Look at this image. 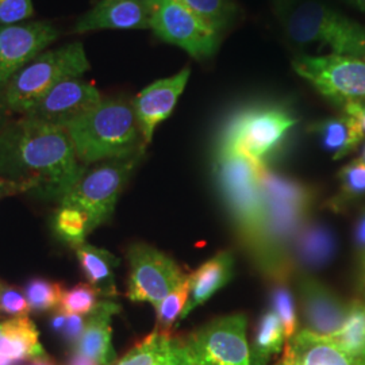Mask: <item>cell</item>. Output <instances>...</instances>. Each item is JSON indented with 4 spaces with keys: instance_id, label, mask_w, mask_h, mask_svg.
Listing matches in <instances>:
<instances>
[{
    "instance_id": "f35d334b",
    "label": "cell",
    "mask_w": 365,
    "mask_h": 365,
    "mask_svg": "<svg viewBox=\"0 0 365 365\" xmlns=\"http://www.w3.org/2000/svg\"><path fill=\"white\" fill-rule=\"evenodd\" d=\"M354 247L360 262L365 261V209L361 211L354 227Z\"/></svg>"
},
{
    "instance_id": "f6af8a7d",
    "label": "cell",
    "mask_w": 365,
    "mask_h": 365,
    "mask_svg": "<svg viewBox=\"0 0 365 365\" xmlns=\"http://www.w3.org/2000/svg\"><path fill=\"white\" fill-rule=\"evenodd\" d=\"M29 365H56L53 363L52 360L46 356H39L36 359H31V363Z\"/></svg>"
},
{
    "instance_id": "4dcf8cb0",
    "label": "cell",
    "mask_w": 365,
    "mask_h": 365,
    "mask_svg": "<svg viewBox=\"0 0 365 365\" xmlns=\"http://www.w3.org/2000/svg\"><path fill=\"white\" fill-rule=\"evenodd\" d=\"M64 294V288L60 283L46 280L43 277L31 279L25 287L29 306L33 312H49L56 309L60 303Z\"/></svg>"
},
{
    "instance_id": "7c38bea8",
    "label": "cell",
    "mask_w": 365,
    "mask_h": 365,
    "mask_svg": "<svg viewBox=\"0 0 365 365\" xmlns=\"http://www.w3.org/2000/svg\"><path fill=\"white\" fill-rule=\"evenodd\" d=\"M129 261L128 298L133 302H149L156 307L188 277L168 256L145 244L129 249Z\"/></svg>"
},
{
    "instance_id": "9c48e42d",
    "label": "cell",
    "mask_w": 365,
    "mask_h": 365,
    "mask_svg": "<svg viewBox=\"0 0 365 365\" xmlns=\"http://www.w3.org/2000/svg\"><path fill=\"white\" fill-rule=\"evenodd\" d=\"M294 71L336 105L365 101V61L344 56H300Z\"/></svg>"
},
{
    "instance_id": "f546056e",
    "label": "cell",
    "mask_w": 365,
    "mask_h": 365,
    "mask_svg": "<svg viewBox=\"0 0 365 365\" xmlns=\"http://www.w3.org/2000/svg\"><path fill=\"white\" fill-rule=\"evenodd\" d=\"M170 334L155 330L133 348L117 365H157L170 348Z\"/></svg>"
},
{
    "instance_id": "8d00e7d4",
    "label": "cell",
    "mask_w": 365,
    "mask_h": 365,
    "mask_svg": "<svg viewBox=\"0 0 365 365\" xmlns=\"http://www.w3.org/2000/svg\"><path fill=\"white\" fill-rule=\"evenodd\" d=\"M157 365H192L184 348V342L172 339L170 348Z\"/></svg>"
},
{
    "instance_id": "bcb514c9",
    "label": "cell",
    "mask_w": 365,
    "mask_h": 365,
    "mask_svg": "<svg viewBox=\"0 0 365 365\" xmlns=\"http://www.w3.org/2000/svg\"><path fill=\"white\" fill-rule=\"evenodd\" d=\"M1 194H13V190H11L10 182H6L4 179L0 178V195Z\"/></svg>"
},
{
    "instance_id": "c3c4849f",
    "label": "cell",
    "mask_w": 365,
    "mask_h": 365,
    "mask_svg": "<svg viewBox=\"0 0 365 365\" xmlns=\"http://www.w3.org/2000/svg\"><path fill=\"white\" fill-rule=\"evenodd\" d=\"M0 365H16V361H14L11 359H7V357L0 356Z\"/></svg>"
},
{
    "instance_id": "74e56055",
    "label": "cell",
    "mask_w": 365,
    "mask_h": 365,
    "mask_svg": "<svg viewBox=\"0 0 365 365\" xmlns=\"http://www.w3.org/2000/svg\"><path fill=\"white\" fill-rule=\"evenodd\" d=\"M86 324H87V321L81 315L68 314L66 315V327H64L61 336L64 337L66 342L75 345L78 339L81 337V334L86 329Z\"/></svg>"
},
{
    "instance_id": "7dc6e473",
    "label": "cell",
    "mask_w": 365,
    "mask_h": 365,
    "mask_svg": "<svg viewBox=\"0 0 365 365\" xmlns=\"http://www.w3.org/2000/svg\"><path fill=\"white\" fill-rule=\"evenodd\" d=\"M346 1L365 13V0H346Z\"/></svg>"
},
{
    "instance_id": "3957f363",
    "label": "cell",
    "mask_w": 365,
    "mask_h": 365,
    "mask_svg": "<svg viewBox=\"0 0 365 365\" xmlns=\"http://www.w3.org/2000/svg\"><path fill=\"white\" fill-rule=\"evenodd\" d=\"M83 164L126 158L145 150L144 138L133 106L125 101H102L66 128Z\"/></svg>"
},
{
    "instance_id": "30bf717a",
    "label": "cell",
    "mask_w": 365,
    "mask_h": 365,
    "mask_svg": "<svg viewBox=\"0 0 365 365\" xmlns=\"http://www.w3.org/2000/svg\"><path fill=\"white\" fill-rule=\"evenodd\" d=\"M192 365H250L247 318L223 317L202 327L184 342Z\"/></svg>"
},
{
    "instance_id": "d6986e66",
    "label": "cell",
    "mask_w": 365,
    "mask_h": 365,
    "mask_svg": "<svg viewBox=\"0 0 365 365\" xmlns=\"http://www.w3.org/2000/svg\"><path fill=\"white\" fill-rule=\"evenodd\" d=\"M120 310L118 303L103 300L90 314L86 329L75 344V352L87 356L101 365H110L115 360L111 345V317Z\"/></svg>"
},
{
    "instance_id": "52a82bcc",
    "label": "cell",
    "mask_w": 365,
    "mask_h": 365,
    "mask_svg": "<svg viewBox=\"0 0 365 365\" xmlns=\"http://www.w3.org/2000/svg\"><path fill=\"white\" fill-rule=\"evenodd\" d=\"M144 152L126 158H113L84 170L71 192L61 200L63 207L80 210L88 217L90 232L108 221L125 184L141 161Z\"/></svg>"
},
{
    "instance_id": "7a4b0ae2",
    "label": "cell",
    "mask_w": 365,
    "mask_h": 365,
    "mask_svg": "<svg viewBox=\"0 0 365 365\" xmlns=\"http://www.w3.org/2000/svg\"><path fill=\"white\" fill-rule=\"evenodd\" d=\"M264 217L260 235L252 249L262 271L272 279H286L288 250L309 222L313 191L265 167L261 172Z\"/></svg>"
},
{
    "instance_id": "b9f144b4",
    "label": "cell",
    "mask_w": 365,
    "mask_h": 365,
    "mask_svg": "<svg viewBox=\"0 0 365 365\" xmlns=\"http://www.w3.org/2000/svg\"><path fill=\"white\" fill-rule=\"evenodd\" d=\"M66 315L63 310H57L56 313L53 314L52 319H51V327H52L53 331H56L57 334H61L64 327H66Z\"/></svg>"
},
{
    "instance_id": "2e32d148",
    "label": "cell",
    "mask_w": 365,
    "mask_h": 365,
    "mask_svg": "<svg viewBox=\"0 0 365 365\" xmlns=\"http://www.w3.org/2000/svg\"><path fill=\"white\" fill-rule=\"evenodd\" d=\"M146 0H99L91 10L78 18L75 33L96 30L150 29L156 10Z\"/></svg>"
},
{
    "instance_id": "681fc988",
    "label": "cell",
    "mask_w": 365,
    "mask_h": 365,
    "mask_svg": "<svg viewBox=\"0 0 365 365\" xmlns=\"http://www.w3.org/2000/svg\"><path fill=\"white\" fill-rule=\"evenodd\" d=\"M364 267V274H363V280H361V294H363V300L365 302V261L363 262Z\"/></svg>"
},
{
    "instance_id": "e575fe53",
    "label": "cell",
    "mask_w": 365,
    "mask_h": 365,
    "mask_svg": "<svg viewBox=\"0 0 365 365\" xmlns=\"http://www.w3.org/2000/svg\"><path fill=\"white\" fill-rule=\"evenodd\" d=\"M34 14L33 0H0V24H22Z\"/></svg>"
},
{
    "instance_id": "1f68e13d",
    "label": "cell",
    "mask_w": 365,
    "mask_h": 365,
    "mask_svg": "<svg viewBox=\"0 0 365 365\" xmlns=\"http://www.w3.org/2000/svg\"><path fill=\"white\" fill-rule=\"evenodd\" d=\"M190 295V283L188 277L182 286L176 288L173 292L160 302L156 306L157 330L165 334H170V330L178 318L182 317V310Z\"/></svg>"
},
{
    "instance_id": "83f0119b",
    "label": "cell",
    "mask_w": 365,
    "mask_h": 365,
    "mask_svg": "<svg viewBox=\"0 0 365 365\" xmlns=\"http://www.w3.org/2000/svg\"><path fill=\"white\" fill-rule=\"evenodd\" d=\"M339 192L330 202L334 211H341L365 196V163L354 160L339 170Z\"/></svg>"
},
{
    "instance_id": "e0dca14e",
    "label": "cell",
    "mask_w": 365,
    "mask_h": 365,
    "mask_svg": "<svg viewBox=\"0 0 365 365\" xmlns=\"http://www.w3.org/2000/svg\"><path fill=\"white\" fill-rule=\"evenodd\" d=\"M300 303L307 329L325 337L339 331L351 307V303H345L313 277L302 279Z\"/></svg>"
},
{
    "instance_id": "5b68a950",
    "label": "cell",
    "mask_w": 365,
    "mask_h": 365,
    "mask_svg": "<svg viewBox=\"0 0 365 365\" xmlns=\"http://www.w3.org/2000/svg\"><path fill=\"white\" fill-rule=\"evenodd\" d=\"M284 31L295 43H321L333 54L365 61V25L315 0L295 4L283 15Z\"/></svg>"
},
{
    "instance_id": "cb8c5ba5",
    "label": "cell",
    "mask_w": 365,
    "mask_h": 365,
    "mask_svg": "<svg viewBox=\"0 0 365 365\" xmlns=\"http://www.w3.org/2000/svg\"><path fill=\"white\" fill-rule=\"evenodd\" d=\"M83 274L88 283L99 295L115 297L117 287L114 279V269L119 265V260L105 249L95 248L83 244L75 248Z\"/></svg>"
},
{
    "instance_id": "ee69618b",
    "label": "cell",
    "mask_w": 365,
    "mask_h": 365,
    "mask_svg": "<svg viewBox=\"0 0 365 365\" xmlns=\"http://www.w3.org/2000/svg\"><path fill=\"white\" fill-rule=\"evenodd\" d=\"M298 0H274V7L279 13L282 15L287 14L295 4Z\"/></svg>"
},
{
    "instance_id": "f5cc1de1",
    "label": "cell",
    "mask_w": 365,
    "mask_h": 365,
    "mask_svg": "<svg viewBox=\"0 0 365 365\" xmlns=\"http://www.w3.org/2000/svg\"><path fill=\"white\" fill-rule=\"evenodd\" d=\"M1 289H3V286H1V283H0V292H1Z\"/></svg>"
},
{
    "instance_id": "ac0fdd59",
    "label": "cell",
    "mask_w": 365,
    "mask_h": 365,
    "mask_svg": "<svg viewBox=\"0 0 365 365\" xmlns=\"http://www.w3.org/2000/svg\"><path fill=\"white\" fill-rule=\"evenodd\" d=\"M277 365H365V359L345 352L329 337L304 329L288 339Z\"/></svg>"
},
{
    "instance_id": "ffe728a7",
    "label": "cell",
    "mask_w": 365,
    "mask_h": 365,
    "mask_svg": "<svg viewBox=\"0 0 365 365\" xmlns=\"http://www.w3.org/2000/svg\"><path fill=\"white\" fill-rule=\"evenodd\" d=\"M232 274L233 256L229 252H221L197 268L194 274H190V295L180 319H184L194 309L203 304L218 289H221L230 280Z\"/></svg>"
},
{
    "instance_id": "277c9868",
    "label": "cell",
    "mask_w": 365,
    "mask_h": 365,
    "mask_svg": "<svg viewBox=\"0 0 365 365\" xmlns=\"http://www.w3.org/2000/svg\"><path fill=\"white\" fill-rule=\"evenodd\" d=\"M265 167L264 161L232 149L217 150L214 173L220 191L250 250L257 242L264 217L260 178Z\"/></svg>"
},
{
    "instance_id": "7bdbcfd3",
    "label": "cell",
    "mask_w": 365,
    "mask_h": 365,
    "mask_svg": "<svg viewBox=\"0 0 365 365\" xmlns=\"http://www.w3.org/2000/svg\"><path fill=\"white\" fill-rule=\"evenodd\" d=\"M66 365H101L98 361H95V360H92L90 357H87V356H83V354H80V353L75 352L71 357H69V360H68V363Z\"/></svg>"
},
{
    "instance_id": "f1b7e54d",
    "label": "cell",
    "mask_w": 365,
    "mask_h": 365,
    "mask_svg": "<svg viewBox=\"0 0 365 365\" xmlns=\"http://www.w3.org/2000/svg\"><path fill=\"white\" fill-rule=\"evenodd\" d=\"M53 230L61 241L78 248L84 244L86 235L90 232L88 217L80 210L61 206L54 211Z\"/></svg>"
},
{
    "instance_id": "4fadbf2b",
    "label": "cell",
    "mask_w": 365,
    "mask_h": 365,
    "mask_svg": "<svg viewBox=\"0 0 365 365\" xmlns=\"http://www.w3.org/2000/svg\"><path fill=\"white\" fill-rule=\"evenodd\" d=\"M58 37L49 22H29L15 25L0 24V88Z\"/></svg>"
},
{
    "instance_id": "ba28073f",
    "label": "cell",
    "mask_w": 365,
    "mask_h": 365,
    "mask_svg": "<svg viewBox=\"0 0 365 365\" xmlns=\"http://www.w3.org/2000/svg\"><path fill=\"white\" fill-rule=\"evenodd\" d=\"M298 120L286 110L274 106H256L241 110L222 131L218 148H226L262 161L284 140Z\"/></svg>"
},
{
    "instance_id": "8992f818",
    "label": "cell",
    "mask_w": 365,
    "mask_h": 365,
    "mask_svg": "<svg viewBox=\"0 0 365 365\" xmlns=\"http://www.w3.org/2000/svg\"><path fill=\"white\" fill-rule=\"evenodd\" d=\"M90 68V60L80 42L39 54L6 86L10 110L26 115L53 87L66 78H80Z\"/></svg>"
},
{
    "instance_id": "8fae6325",
    "label": "cell",
    "mask_w": 365,
    "mask_h": 365,
    "mask_svg": "<svg viewBox=\"0 0 365 365\" xmlns=\"http://www.w3.org/2000/svg\"><path fill=\"white\" fill-rule=\"evenodd\" d=\"M150 29L158 38L184 49L197 60L218 51L220 33L206 26L180 0H167L155 10Z\"/></svg>"
},
{
    "instance_id": "836d02e7",
    "label": "cell",
    "mask_w": 365,
    "mask_h": 365,
    "mask_svg": "<svg viewBox=\"0 0 365 365\" xmlns=\"http://www.w3.org/2000/svg\"><path fill=\"white\" fill-rule=\"evenodd\" d=\"M99 292L90 283H80L75 287L64 289L60 310L66 314L86 315L91 314L96 307Z\"/></svg>"
},
{
    "instance_id": "4316f807",
    "label": "cell",
    "mask_w": 365,
    "mask_h": 365,
    "mask_svg": "<svg viewBox=\"0 0 365 365\" xmlns=\"http://www.w3.org/2000/svg\"><path fill=\"white\" fill-rule=\"evenodd\" d=\"M210 29L220 33L235 21L238 13L232 0H180Z\"/></svg>"
},
{
    "instance_id": "816d5d0a",
    "label": "cell",
    "mask_w": 365,
    "mask_h": 365,
    "mask_svg": "<svg viewBox=\"0 0 365 365\" xmlns=\"http://www.w3.org/2000/svg\"><path fill=\"white\" fill-rule=\"evenodd\" d=\"M363 161L365 163V149H364V153H363Z\"/></svg>"
},
{
    "instance_id": "d4e9b609",
    "label": "cell",
    "mask_w": 365,
    "mask_h": 365,
    "mask_svg": "<svg viewBox=\"0 0 365 365\" xmlns=\"http://www.w3.org/2000/svg\"><path fill=\"white\" fill-rule=\"evenodd\" d=\"M286 339L279 317L272 310L264 314L250 352V365H267L274 354L282 351Z\"/></svg>"
},
{
    "instance_id": "60d3db41",
    "label": "cell",
    "mask_w": 365,
    "mask_h": 365,
    "mask_svg": "<svg viewBox=\"0 0 365 365\" xmlns=\"http://www.w3.org/2000/svg\"><path fill=\"white\" fill-rule=\"evenodd\" d=\"M10 113H11V110H10L7 99H6V91H4V88H0V131L7 126Z\"/></svg>"
},
{
    "instance_id": "d6a6232c",
    "label": "cell",
    "mask_w": 365,
    "mask_h": 365,
    "mask_svg": "<svg viewBox=\"0 0 365 365\" xmlns=\"http://www.w3.org/2000/svg\"><path fill=\"white\" fill-rule=\"evenodd\" d=\"M274 289L271 295L272 302V312H274L286 333V339H289L297 331V314H295V304L292 295L286 286V279H277L274 280Z\"/></svg>"
},
{
    "instance_id": "9a60e30c",
    "label": "cell",
    "mask_w": 365,
    "mask_h": 365,
    "mask_svg": "<svg viewBox=\"0 0 365 365\" xmlns=\"http://www.w3.org/2000/svg\"><path fill=\"white\" fill-rule=\"evenodd\" d=\"M190 75L191 68L185 66L170 78L152 83L133 101L131 106L145 145L152 141L157 125L170 117L188 83Z\"/></svg>"
},
{
    "instance_id": "44dd1931",
    "label": "cell",
    "mask_w": 365,
    "mask_h": 365,
    "mask_svg": "<svg viewBox=\"0 0 365 365\" xmlns=\"http://www.w3.org/2000/svg\"><path fill=\"white\" fill-rule=\"evenodd\" d=\"M294 255L300 265L318 269L325 267L337 252V240L333 232L319 222H307L297 235Z\"/></svg>"
},
{
    "instance_id": "6da1fadb",
    "label": "cell",
    "mask_w": 365,
    "mask_h": 365,
    "mask_svg": "<svg viewBox=\"0 0 365 365\" xmlns=\"http://www.w3.org/2000/svg\"><path fill=\"white\" fill-rule=\"evenodd\" d=\"M86 170L63 128L25 117L0 131V178L13 194L61 202Z\"/></svg>"
},
{
    "instance_id": "f907efd6",
    "label": "cell",
    "mask_w": 365,
    "mask_h": 365,
    "mask_svg": "<svg viewBox=\"0 0 365 365\" xmlns=\"http://www.w3.org/2000/svg\"><path fill=\"white\" fill-rule=\"evenodd\" d=\"M146 1H149L150 4H153L155 7H158L160 4H163L164 1H167V0H146Z\"/></svg>"
},
{
    "instance_id": "ab89813d",
    "label": "cell",
    "mask_w": 365,
    "mask_h": 365,
    "mask_svg": "<svg viewBox=\"0 0 365 365\" xmlns=\"http://www.w3.org/2000/svg\"><path fill=\"white\" fill-rule=\"evenodd\" d=\"M342 108L346 115H351L360 123L365 134V101H353L346 103Z\"/></svg>"
},
{
    "instance_id": "7402d4cb",
    "label": "cell",
    "mask_w": 365,
    "mask_h": 365,
    "mask_svg": "<svg viewBox=\"0 0 365 365\" xmlns=\"http://www.w3.org/2000/svg\"><path fill=\"white\" fill-rule=\"evenodd\" d=\"M310 131L318 135L322 148L334 160L352 153L365 135L360 123L346 114L319 120L310 126Z\"/></svg>"
},
{
    "instance_id": "5bb4252c",
    "label": "cell",
    "mask_w": 365,
    "mask_h": 365,
    "mask_svg": "<svg viewBox=\"0 0 365 365\" xmlns=\"http://www.w3.org/2000/svg\"><path fill=\"white\" fill-rule=\"evenodd\" d=\"M102 101L101 92L91 83L80 78H66L53 87L25 117L66 129Z\"/></svg>"
},
{
    "instance_id": "484cf974",
    "label": "cell",
    "mask_w": 365,
    "mask_h": 365,
    "mask_svg": "<svg viewBox=\"0 0 365 365\" xmlns=\"http://www.w3.org/2000/svg\"><path fill=\"white\" fill-rule=\"evenodd\" d=\"M329 339L334 341L345 352L365 359L364 300H354L351 303L344 325Z\"/></svg>"
},
{
    "instance_id": "d590c367",
    "label": "cell",
    "mask_w": 365,
    "mask_h": 365,
    "mask_svg": "<svg viewBox=\"0 0 365 365\" xmlns=\"http://www.w3.org/2000/svg\"><path fill=\"white\" fill-rule=\"evenodd\" d=\"M29 312L30 306L26 297L18 288L3 287L0 292V314L24 318Z\"/></svg>"
},
{
    "instance_id": "603a6c76",
    "label": "cell",
    "mask_w": 365,
    "mask_h": 365,
    "mask_svg": "<svg viewBox=\"0 0 365 365\" xmlns=\"http://www.w3.org/2000/svg\"><path fill=\"white\" fill-rule=\"evenodd\" d=\"M0 356L16 363L43 356L38 331L29 318H15L0 324Z\"/></svg>"
}]
</instances>
